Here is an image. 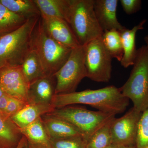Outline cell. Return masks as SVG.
Here are the masks:
<instances>
[{
	"label": "cell",
	"instance_id": "1",
	"mask_svg": "<svg viewBox=\"0 0 148 148\" xmlns=\"http://www.w3.org/2000/svg\"><path fill=\"white\" fill-rule=\"evenodd\" d=\"M75 104L88 105L98 111L116 115L124 112L129 100L123 96L120 88L111 85L96 90L55 94L51 102L54 109Z\"/></svg>",
	"mask_w": 148,
	"mask_h": 148
},
{
	"label": "cell",
	"instance_id": "2",
	"mask_svg": "<svg viewBox=\"0 0 148 148\" xmlns=\"http://www.w3.org/2000/svg\"><path fill=\"white\" fill-rule=\"evenodd\" d=\"M31 48L36 52L47 76L54 75L67 61L72 51L49 36L40 19L32 34Z\"/></svg>",
	"mask_w": 148,
	"mask_h": 148
},
{
	"label": "cell",
	"instance_id": "3",
	"mask_svg": "<svg viewBox=\"0 0 148 148\" xmlns=\"http://www.w3.org/2000/svg\"><path fill=\"white\" fill-rule=\"evenodd\" d=\"M40 16L27 19L13 32L0 37V69L21 66L31 48L33 32Z\"/></svg>",
	"mask_w": 148,
	"mask_h": 148
},
{
	"label": "cell",
	"instance_id": "4",
	"mask_svg": "<svg viewBox=\"0 0 148 148\" xmlns=\"http://www.w3.org/2000/svg\"><path fill=\"white\" fill-rule=\"evenodd\" d=\"M94 0H70L67 22L81 46L101 38V29L94 12Z\"/></svg>",
	"mask_w": 148,
	"mask_h": 148
},
{
	"label": "cell",
	"instance_id": "5",
	"mask_svg": "<svg viewBox=\"0 0 148 148\" xmlns=\"http://www.w3.org/2000/svg\"><path fill=\"white\" fill-rule=\"evenodd\" d=\"M122 95L131 100L133 108L143 113L148 108V49L143 45L138 49L130 75L120 88Z\"/></svg>",
	"mask_w": 148,
	"mask_h": 148
},
{
	"label": "cell",
	"instance_id": "6",
	"mask_svg": "<svg viewBox=\"0 0 148 148\" xmlns=\"http://www.w3.org/2000/svg\"><path fill=\"white\" fill-rule=\"evenodd\" d=\"M49 114L73 125L81 132L86 143L95 132L112 121L116 116L71 106L54 109Z\"/></svg>",
	"mask_w": 148,
	"mask_h": 148
},
{
	"label": "cell",
	"instance_id": "7",
	"mask_svg": "<svg viewBox=\"0 0 148 148\" xmlns=\"http://www.w3.org/2000/svg\"><path fill=\"white\" fill-rule=\"evenodd\" d=\"M85 52V45L72 49L67 61L54 75L56 80L55 94L75 92L82 80L87 77Z\"/></svg>",
	"mask_w": 148,
	"mask_h": 148
},
{
	"label": "cell",
	"instance_id": "8",
	"mask_svg": "<svg viewBox=\"0 0 148 148\" xmlns=\"http://www.w3.org/2000/svg\"><path fill=\"white\" fill-rule=\"evenodd\" d=\"M85 47L87 77L95 82H109L112 75V58L104 45L102 37L92 40Z\"/></svg>",
	"mask_w": 148,
	"mask_h": 148
},
{
	"label": "cell",
	"instance_id": "9",
	"mask_svg": "<svg viewBox=\"0 0 148 148\" xmlns=\"http://www.w3.org/2000/svg\"><path fill=\"white\" fill-rule=\"evenodd\" d=\"M142 112L131 108L124 115L115 117L110 123L112 144L117 146L135 145L139 120Z\"/></svg>",
	"mask_w": 148,
	"mask_h": 148
},
{
	"label": "cell",
	"instance_id": "10",
	"mask_svg": "<svg viewBox=\"0 0 148 148\" xmlns=\"http://www.w3.org/2000/svg\"><path fill=\"white\" fill-rule=\"evenodd\" d=\"M0 86L6 94L29 104V85L22 73L21 66H7L0 69Z\"/></svg>",
	"mask_w": 148,
	"mask_h": 148
},
{
	"label": "cell",
	"instance_id": "11",
	"mask_svg": "<svg viewBox=\"0 0 148 148\" xmlns=\"http://www.w3.org/2000/svg\"><path fill=\"white\" fill-rule=\"evenodd\" d=\"M41 20L46 32L56 41L71 49L81 46L65 20L51 18H42Z\"/></svg>",
	"mask_w": 148,
	"mask_h": 148
},
{
	"label": "cell",
	"instance_id": "12",
	"mask_svg": "<svg viewBox=\"0 0 148 148\" xmlns=\"http://www.w3.org/2000/svg\"><path fill=\"white\" fill-rule=\"evenodd\" d=\"M118 0H94L93 8L103 32L116 29L119 32L126 27L119 23L116 16Z\"/></svg>",
	"mask_w": 148,
	"mask_h": 148
},
{
	"label": "cell",
	"instance_id": "13",
	"mask_svg": "<svg viewBox=\"0 0 148 148\" xmlns=\"http://www.w3.org/2000/svg\"><path fill=\"white\" fill-rule=\"evenodd\" d=\"M56 80L54 75L46 76L29 85L28 91L29 104H51L55 95Z\"/></svg>",
	"mask_w": 148,
	"mask_h": 148
},
{
	"label": "cell",
	"instance_id": "14",
	"mask_svg": "<svg viewBox=\"0 0 148 148\" xmlns=\"http://www.w3.org/2000/svg\"><path fill=\"white\" fill-rule=\"evenodd\" d=\"M41 119L50 139H62L74 136L83 137L77 128L64 119L49 113L43 115Z\"/></svg>",
	"mask_w": 148,
	"mask_h": 148
},
{
	"label": "cell",
	"instance_id": "15",
	"mask_svg": "<svg viewBox=\"0 0 148 148\" xmlns=\"http://www.w3.org/2000/svg\"><path fill=\"white\" fill-rule=\"evenodd\" d=\"M147 22L143 19L138 25L131 29L125 28L121 32L122 43L123 50V56L121 64L124 68L133 66L138 53L136 46V36L138 31L144 29V25Z\"/></svg>",
	"mask_w": 148,
	"mask_h": 148
},
{
	"label": "cell",
	"instance_id": "16",
	"mask_svg": "<svg viewBox=\"0 0 148 148\" xmlns=\"http://www.w3.org/2000/svg\"><path fill=\"white\" fill-rule=\"evenodd\" d=\"M54 108L51 104H28L11 118L20 129L24 128L45 114L49 113Z\"/></svg>",
	"mask_w": 148,
	"mask_h": 148
},
{
	"label": "cell",
	"instance_id": "17",
	"mask_svg": "<svg viewBox=\"0 0 148 148\" xmlns=\"http://www.w3.org/2000/svg\"><path fill=\"white\" fill-rule=\"evenodd\" d=\"M42 18L68 20L70 0H34Z\"/></svg>",
	"mask_w": 148,
	"mask_h": 148
},
{
	"label": "cell",
	"instance_id": "18",
	"mask_svg": "<svg viewBox=\"0 0 148 148\" xmlns=\"http://www.w3.org/2000/svg\"><path fill=\"white\" fill-rule=\"evenodd\" d=\"M24 137L11 119L0 115V148H16Z\"/></svg>",
	"mask_w": 148,
	"mask_h": 148
},
{
	"label": "cell",
	"instance_id": "19",
	"mask_svg": "<svg viewBox=\"0 0 148 148\" xmlns=\"http://www.w3.org/2000/svg\"><path fill=\"white\" fill-rule=\"evenodd\" d=\"M21 67L22 73L29 85L39 79L47 76L36 52L31 48L25 56Z\"/></svg>",
	"mask_w": 148,
	"mask_h": 148
},
{
	"label": "cell",
	"instance_id": "20",
	"mask_svg": "<svg viewBox=\"0 0 148 148\" xmlns=\"http://www.w3.org/2000/svg\"><path fill=\"white\" fill-rule=\"evenodd\" d=\"M9 10L27 19L40 16L34 0H0Z\"/></svg>",
	"mask_w": 148,
	"mask_h": 148
},
{
	"label": "cell",
	"instance_id": "21",
	"mask_svg": "<svg viewBox=\"0 0 148 148\" xmlns=\"http://www.w3.org/2000/svg\"><path fill=\"white\" fill-rule=\"evenodd\" d=\"M20 130L27 141L49 147L50 139L46 131L41 117Z\"/></svg>",
	"mask_w": 148,
	"mask_h": 148
},
{
	"label": "cell",
	"instance_id": "22",
	"mask_svg": "<svg viewBox=\"0 0 148 148\" xmlns=\"http://www.w3.org/2000/svg\"><path fill=\"white\" fill-rule=\"evenodd\" d=\"M27 19L10 11L0 3V37L18 29Z\"/></svg>",
	"mask_w": 148,
	"mask_h": 148
},
{
	"label": "cell",
	"instance_id": "23",
	"mask_svg": "<svg viewBox=\"0 0 148 148\" xmlns=\"http://www.w3.org/2000/svg\"><path fill=\"white\" fill-rule=\"evenodd\" d=\"M102 39L112 58L121 62L123 57V50L120 32L116 29L105 31Z\"/></svg>",
	"mask_w": 148,
	"mask_h": 148
},
{
	"label": "cell",
	"instance_id": "24",
	"mask_svg": "<svg viewBox=\"0 0 148 148\" xmlns=\"http://www.w3.org/2000/svg\"><path fill=\"white\" fill-rule=\"evenodd\" d=\"M111 121L93 134L88 140L86 148H105L112 144L110 127Z\"/></svg>",
	"mask_w": 148,
	"mask_h": 148
},
{
	"label": "cell",
	"instance_id": "25",
	"mask_svg": "<svg viewBox=\"0 0 148 148\" xmlns=\"http://www.w3.org/2000/svg\"><path fill=\"white\" fill-rule=\"evenodd\" d=\"M135 146L136 148H148V108L139 120Z\"/></svg>",
	"mask_w": 148,
	"mask_h": 148
},
{
	"label": "cell",
	"instance_id": "26",
	"mask_svg": "<svg viewBox=\"0 0 148 148\" xmlns=\"http://www.w3.org/2000/svg\"><path fill=\"white\" fill-rule=\"evenodd\" d=\"M86 142L81 136L62 139H50L49 148H86Z\"/></svg>",
	"mask_w": 148,
	"mask_h": 148
},
{
	"label": "cell",
	"instance_id": "27",
	"mask_svg": "<svg viewBox=\"0 0 148 148\" xmlns=\"http://www.w3.org/2000/svg\"><path fill=\"white\" fill-rule=\"evenodd\" d=\"M28 104H27L24 101L10 96L6 110L5 119H11L12 116L24 108Z\"/></svg>",
	"mask_w": 148,
	"mask_h": 148
},
{
	"label": "cell",
	"instance_id": "28",
	"mask_svg": "<svg viewBox=\"0 0 148 148\" xmlns=\"http://www.w3.org/2000/svg\"><path fill=\"white\" fill-rule=\"evenodd\" d=\"M120 2L125 12L128 15L139 11L142 7L141 0H120Z\"/></svg>",
	"mask_w": 148,
	"mask_h": 148
},
{
	"label": "cell",
	"instance_id": "29",
	"mask_svg": "<svg viewBox=\"0 0 148 148\" xmlns=\"http://www.w3.org/2000/svg\"><path fill=\"white\" fill-rule=\"evenodd\" d=\"M10 97V96L6 93L0 97V115L5 119L6 110Z\"/></svg>",
	"mask_w": 148,
	"mask_h": 148
},
{
	"label": "cell",
	"instance_id": "30",
	"mask_svg": "<svg viewBox=\"0 0 148 148\" xmlns=\"http://www.w3.org/2000/svg\"><path fill=\"white\" fill-rule=\"evenodd\" d=\"M25 147H26V148H49V147L47 146L31 143L27 141V140L25 144Z\"/></svg>",
	"mask_w": 148,
	"mask_h": 148
},
{
	"label": "cell",
	"instance_id": "31",
	"mask_svg": "<svg viewBox=\"0 0 148 148\" xmlns=\"http://www.w3.org/2000/svg\"><path fill=\"white\" fill-rule=\"evenodd\" d=\"M118 148H136L135 145H121L118 146Z\"/></svg>",
	"mask_w": 148,
	"mask_h": 148
},
{
	"label": "cell",
	"instance_id": "32",
	"mask_svg": "<svg viewBox=\"0 0 148 148\" xmlns=\"http://www.w3.org/2000/svg\"><path fill=\"white\" fill-rule=\"evenodd\" d=\"M105 148H118V146L114 145V144H112L108 146V147Z\"/></svg>",
	"mask_w": 148,
	"mask_h": 148
},
{
	"label": "cell",
	"instance_id": "33",
	"mask_svg": "<svg viewBox=\"0 0 148 148\" xmlns=\"http://www.w3.org/2000/svg\"><path fill=\"white\" fill-rule=\"evenodd\" d=\"M144 40H145V42L146 44V47L148 49V34L144 38Z\"/></svg>",
	"mask_w": 148,
	"mask_h": 148
},
{
	"label": "cell",
	"instance_id": "34",
	"mask_svg": "<svg viewBox=\"0 0 148 148\" xmlns=\"http://www.w3.org/2000/svg\"><path fill=\"white\" fill-rule=\"evenodd\" d=\"M4 93H5L4 91H3L2 88V87H1V86H0V97L2 96Z\"/></svg>",
	"mask_w": 148,
	"mask_h": 148
},
{
	"label": "cell",
	"instance_id": "35",
	"mask_svg": "<svg viewBox=\"0 0 148 148\" xmlns=\"http://www.w3.org/2000/svg\"><path fill=\"white\" fill-rule=\"evenodd\" d=\"M24 146V145L23 143H20L16 148H23Z\"/></svg>",
	"mask_w": 148,
	"mask_h": 148
}]
</instances>
